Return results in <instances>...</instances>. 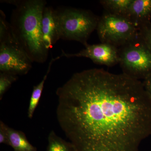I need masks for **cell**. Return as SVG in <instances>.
I'll return each instance as SVG.
<instances>
[{
    "label": "cell",
    "mask_w": 151,
    "mask_h": 151,
    "mask_svg": "<svg viewBox=\"0 0 151 151\" xmlns=\"http://www.w3.org/2000/svg\"><path fill=\"white\" fill-rule=\"evenodd\" d=\"M56 116L76 151H139L151 135V97L125 73L92 68L58 88Z\"/></svg>",
    "instance_id": "6da1fadb"
},
{
    "label": "cell",
    "mask_w": 151,
    "mask_h": 151,
    "mask_svg": "<svg viewBox=\"0 0 151 151\" xmlns=\"http://www.w3.org/2000/svg\"><path fill=\"white\" fill-rule=\"evenodd\" d=\"M2 1L15 6L11 16V28L32 62H45L49 50L44 44L41 22L46 2L44 0H6Z\"/></svg>",
    "instance_id": "7a4b0ae2"
},
{
    "label": "cell",
    "mask_w": 151,
    "mask_h": 151,
    "mask_svg": "<svg viewBox=\"0 0 151 151\" xmlns=\"http://www.w3.org/2000/svg\"><path fill=\"white\" fill-rule=\"evenodd\" d=\"M60 39L76 41L86 46L97 29L100 17L87 10L72 7L55 9Z\"/></svg>",
    "instance_id": "3957f363"
},
{
    "label": "cell",
    "mask_w": 151,
    "mask_h": 151,
    "mask_svg": "<svg viewBox=\"0 0 151 151\" xmlns=\"http://www.w3.org/2000/svg\"><path fill=\"white\" fill-rule=\"evenodd\" d=\"M32 62L14 35L5 14L0 11V72L25 75Z\"/></svg>",
    "instance_id": "277c9868"
},
{
    "label": "cell",
    "mask_w": 151,
    "mask_h": 151,
    "mask_svg": "<svg viewBox=\"0 0 151 151\" xmlns=\"http://www.w3.org/2000/svg\"><path fill=\"white\" fill-rule=\"evenodd\" d=\"M119 62L123 73L132 78L143 80L151 74V51L139 35L119 47Z\"/></svg>",
    "instance_id": "5b68a950"
},
{
    "label": "cell",
    "mask_w": 151,
    "mask_h": 151,
    "mask_svg": "<svg viewBox=\"0 0 151 151\" xmlns=\"http://www.w3.org/2000/svg\"><path fill=\"white\" fill-rule=\"evenodd\" d=\"M96 30L101 43L118 48L134 39L139 34V30L127 18L106 12L100 17Z\"/></svg>",
    "instance_id": "8992f818"
},
{
    "label": "cell",
    "mask_w": 151,
    "mask_h": 151,
    "mask_svg": "<svg viewBox=\"0 0 151 151\" xmlns=\"http://www.w3.org/2000/svg\"><path fill=\"white\" fill-rule=\"evenodd\" d=\"M60 58L84 57L94 63L111 67L119 63V48L109 44H88L85 48L76 53H65L63 51Z\"/></svg>",
    "instance_id": "52a82bcc"
},
{
    "label": "cell",
    "mask_w": 151,
    "mask_h": 151,
    "mask_svg": "<svg viewBox=\"0 0 151 151\" xmlns=\"http://www.w3.org/2000/svg\"><path fill=\"white\" fill-rule=\"evenodd\" d=\"M41 27L44 44L49 50L60 40L56 12L51 7L46 6L44 9Z\"/></svg>",
    "instance_id": "ba28073f"
},
{
    "label": "cell",
    "mask_w": 151,
    "mask_h": 151,
    "mask_svg": "<svg viewBox=\"0 0 151 151\" xmlns=\"http://www.w3.org/2000/svg\"><path fill=\"white\" fill-rule=\"evenodd\" d=\"M126 17L139 30L151 22V0H133Z\"/></svg>",
    "instance_id": "9c48e42d"
},
{
    "label": "cell",
    "mask_w": 151,
    "mask_h": 151,
    "mask_svg": "<svg viewBox=\"0 0 151 151\" xmlns=\"http://www.w3.org/2000/svg\"><path fill=\"white\" fill-rule=\"evenodd\" d=\"M9 143L14 151H37V149L28 140L24 132L18 131L4 124Z\"/></svg>",
    "instance_id": "30bf717a"
},
{
    "label": "cell",
    "mask_w": 151,
    "mask_h": 151,
    "mask_svg": "<svg viewBox=\"0 0 151 151\" xmlns=\"http://www.w3.org/2000/svg\"><path fill=\"white\" fill-rule=\"evenodd\" d=\"M60 57L58 56L56 58H52L50 62L48 65V69L46 74L44 76L42 81L37 85L34 86L32 93L30 99L29 105L28 109L27 116L29 119H32L36 109L37 107L38 104L39 103L41 97L42 91L44 86L45 83L47 78V76L50 73L52 63L57 60L59 59Z\"/></svg>",
    "instance_id": "8fae6325"
},
{
    "label": "cell",
    "mask_w": 151,
    "mask_h": 151,
    "mask_svg": "<svg viewBox=\"0 0 151 151\" xmlns=\"http://www.w3.org/2000/svg\"><path fill=\"white\" fill-rule=\"evenodd\" d=\"M133 0H102L100 3L105 12L112 14L126 17Z\"/></svg>",
    "instance_id": "7c38bea8"
},
{
    "label": "cell",
    "mask_w": 151,
    "mask_h": 151,
    "mask_svg": "<svg viewBox=\"0 0 151 151\" xmlns=\"http://www.w3.org/2000/svg\"><path fill=\"white\" fill-rule=\"evenodd\" d=\"M46 151H76L70 142H67L51 131L48 137V144Z\"/></svg>",
    "instance_id": "4fadbf2b"
},
{
    "label": "cell",
    "mask_w": 151,
    "mask_h": 151,
    "mask_svg": "<svg viewBox=\"0 0 151 151\" xmlns=\"http://www.w3.org/2000/svg\"><path fill=\"white\" fill-rule=\"evenodd\" d=\"M17 79V76L0 72V100H2L5 93Z\"/></svg>",
    "instance_id": "5bb4252c"
},
{
    "label": "cell",
    "mask_w": 151,
    "mask_h": 151,
    "mask_svg": "<svg viewBox=\"0 0 151 151\" xmlns=\"http://www.w3.org/2000/svg\"><path fill=\"white\" fill-rule=\"evenodd\" d=\"M140 35L151 51V22L139 30Z\"/></svg>",
    "instance_id": "9a60e30c"
},
{
    "label": "cell",
    "mask_w": 151,
    "mask_h": 151,
    "mask_svg": "<svg viewBox=\"0 0 151 151\" xmlns=\"http://www.w3.org/2000/svg\"><path fill=\"white\" fill-rule=\"evenodd\" d=\"M4 124L2 121L0 122V143L9 145L8 138L4 127Z\"/></svg>",
    "instance_id": "2e32d148"
},
{
    "label": "cell",
    "mask_w": 151,
    "mask_h": 151,
    "mask_svg": "<svg viewBox=\"0 0 151 151\" xmlns=\"http://www.w3.org/2000/svg\"><path fill=\"white\" fill-rule=\"evenodd\" d=\"M142 83L146 91L151 97V74L145 78Z\"/></svg>",
    "instance_id": "e0dca14e"
}]
</instances>
